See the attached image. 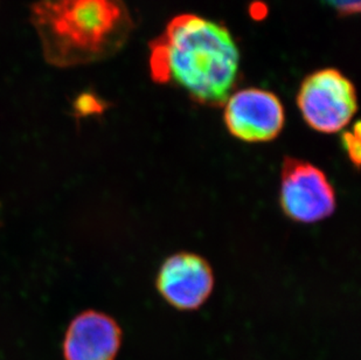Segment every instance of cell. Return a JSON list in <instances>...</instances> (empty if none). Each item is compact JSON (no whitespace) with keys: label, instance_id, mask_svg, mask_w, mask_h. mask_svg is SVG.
<instances>
[{"label":"cell","instance_id":"obj_1","mask_svg":"<svg viewBox=\"0 0 361 360\" xmlns=\"http://www.w3.org/2000/svg\"><path fill=\"white\" fill-rule=\"evenodd\" d=\"M150 47L154 81L172 82L202 106L225 104L238 80L240 53L224 25L179 14Z\"/></svg>","mask_w":361,"mask_h":360},{"label":"cell","instance_id":"obj_2","mask_svg":"<svg viewBox=\"0 0 361 360\" xmlns=\"http://www.w3.org/2000/svg\"><path fill=\"white\" fill-rule=\"evenodd\" d=\"M31 21L44 61L56 68L111 58L135 28L124 0H37Z\"/></svg>","mask_w":361,"mask_h":360},{"label":"cell","instance_id":"obj_3","mask_svg":"<svg viewBox=\"0 0 361 360\" xmlns=\"http://www.w3.org/2000/svg\"><path fill=\"white\" fill-rule=\"evenodd\" d=\"M296 101L307 126L327 135L345 129L358 109L355 85L334 68L307 75L300 83Z\"/></svg>","mask_w":361,"mask_h":360},{"label":"cell","instance_id":"obj_4","mask_svg":"<svg viewBox=\"0 0 361 360\" xmlns=\"http://www.w3.org/2000/svg\"><path fill=\"white\" fill-rule=\"evenodd\" d=\"M280 205L290 220L314 224L334 215L336 191L326 174L307 160L286 157L281 170Z\"/></svg>","mask_w":361,"mask_h":360},{"label":"cell","instance_id":"obj_5","mask_svg":"<svg viewBox=\"0 0 361 360\" xmlns=\"http://www.w3.org/2000/svg\"><path fill=\"white\" fill-rule=\"evenodd\" d=\"M224 106L228 133L245 143L271 142L280 136L286 124L281 100L266 89H241L229 96Z\"/></svg>","mask_w":361,"mask_h":360},{"label":"cell","instance_id":"obj_6","mask_svg":"<svg viewBox=\"0 0 361 360\" xmlns=\"http://www.w3.org/2000/svg\"><path fill=\"white\" fill-rule=\"evenodd\" d=\"M214 284L209 262L191 252L169 256L161 263L156 279V288L164 301L180 311H195L204 306Z\"/></svg>","mask_w":361,"mask_h":360},{"label":"cell","instance_id":"obj_7","mask_svg":"<svg viewBox=\"0 0 361 360\" xmlns=\"http://www.w3.org/2000/svg\"><path fill=\"white\" fill-rule=\"evenodd\" d=\"M122 329L113 317L85 311L73 320L63 340L66 360H115L122 345Z\"/></svg>","mask_w":361,"mask_h":360},{"label":"cell","instance_id":"obj_8","mask_svg":"<svg viewBox=\"0 0 361 360\" xmlns=\"http://www.w3.org/2000/svg\"><path fill=\"white\" fill-rule=\"evenodd\" d=\"M341 144L351 163L359 167L360 165V123L357 122L352 130L341 135Z\"/></svg>","mask_w":361,"mask_h":360},{"label":"cell","instance_id":"obj_9","mask_svg":"<svg viewBox=\"0 0 361 360\" xmlns=\"http://www.w3.org/2000/svg\"><path fill=\"white\" fill-rule=\"evenodd\" d=\"M341 16H353L360 12V0H323Z\"/></svg>","mask_w":361,"mask_h":360}]
</instances>
